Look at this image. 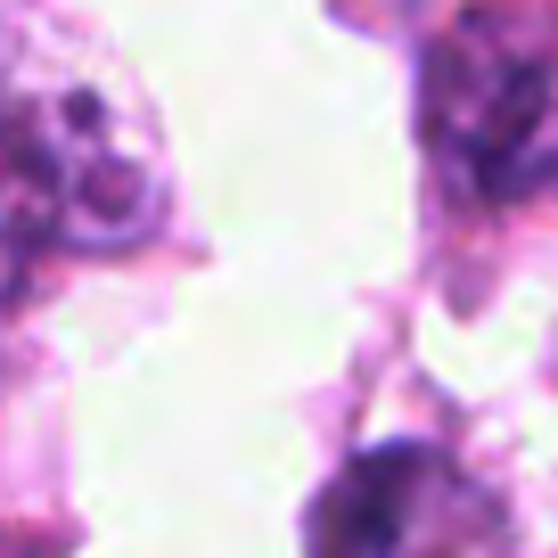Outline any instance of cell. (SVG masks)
I'll return each instance as SVG.
<instances>
[{
    "label": "cell",
    "instance_id": "cell-2",
    "mask_svg": "<svg viewBox=\"0 0 558 558\" xmlns=\"http://www.w3.org/2000/svg\"><path fill=\"white\" fill-rule=\"evenodd\" d=\"M427 148L485 206L558 197V41L525 17H460L427 58Z\"/></svg>",
    "mask_w": 558,
    "mask_h": 558
},
{
    "label": "cell",
    "instance_id": "cell-3",
    "mask_svg": "<svg viewBox=\"0 0 558 558\" xmlns=\"http://www.w3.org/2000/svg\"><path fill=\"white\" fill-rule=\"evenodd\" d=\"M313 558H509V525L436 444H378L329 485Z\"/></svg>",
    "mask_w": 558,
    "mask_h": 558
},
{
    "label": "cell",
    "instance_id": "cell-1",
    "mask_svg": "<svg viewBox=\"0 0 558 558\" xmlns=\"http://www.w3.org/2000/svg\"><path fill=\"white\" fill-rule=\"evenodd\" d=\"M157 157L74 41L0 9V304L58 246H116L157 230Z\"/></svg>",
    "mask_w": 558,
    "mask_h": 558
}]
</instances>
